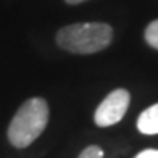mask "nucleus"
I'll return each mask as SVG.
<instances>
[{
    "label": "nucleus",
    "mask_w": 158,
    "mask_h": 158,
    "mask_svg": "<svg viewBox=\"0 0 158 158\" xmlns=\"http://www.w3.org/2000/svg\"><path fill=\"white\" fill-rule=\"evenodd\" d=\"M48 123V105L44 98L26 100L15 113L8 126V140L13 147L24 148L44 132Z\"/></svg>",
    "instance_id": "f257e3e1"
},
{
    "label": "nucleus",
    "mask_w": 158,
    "mask_h": 158,
    "mask_svg": "<svg viewBox=\"0 0 158 158\" xmlns=\"http://www.w3.org/2000/svg\"><path fill=\"white\" fill-rule=\"evenodd\" d=\"M111 26L105 23H76L64 26L56 34V44L71 53H97L110 45Z\"/></svg>",
    "instance_id": "f03ea898"
},
{
    "label": "nucleus",
    "mask_w": 158,
    "mask_h": 158,
    "mask_svg": "<svg viewBox=\"0 0 158 158\" xmlns=\"http://www.w3.org/2000/svg\"><path fill=\"white\" fill-rule=\"evenodd\" d=\"M131 95L126 89H116L103 98L94 113V121L100 127H108L123 119L129 108Z\"/></svg>",
    "instance_id": "7ed1b4c3"
},
{
    "label": "nucleus",
    "mask_w": 158,
    "mask_h": 158,
    "mask_svg": "<svg viewBox=\"0 0 158 158\" xmlns=\"http://www.w3.org/2000/svg\"><path fill=\"white\" fill-rule=\"evenodd\" d=\"M137 129L147 135L158 134V103L148 106L147 110L140 113L137 119Z\"/></svg>",
    "instance_id": "20e7f679"
},
{
    "label": "nucleus",
    "mask_w": 158,
    "mask_h": 158,
    "mask_svg": "<svg viewBox=\"0 0 158 158\" xmlns=\"http://www.w3.org/2000/svg\"><path fill=\"white\" fill-rule=\"evenodd\" d=\"M145 40L150 47L158 50V19L152 21L145 29Z\"/></svg>",
    "instance_id": "39448f33"
},
{
    "label": "nucleus",
    "mask_w": 158,
    "mask_h": 158,
    "mask_svg": "<svg viewBox=\"0 0 158 158\" xmlns=\"http://www.w3.org/2000/svg\"><path fill=\"white\" fill-rule=\"evenodd\" d=\"M79 158H103V150L97 145H89L79 153Z\"/></svg>",
    "instance_id": "423d86ee"
},
{
    "label": "nucleus",
    "mask_w": 158,
    "mask_h": 158,
    "mask_svg": "<svg viewBox=\"0 0 158 158\" xmlns=\"http://www.w3.org/2000/svg\"><path fill=\"white\" fill-rule=\"evenodd\" d=\"M134 158H158V150H155V148L142 150V152H140V153H137Z\"/></svg>",
    "instance_id": "0eeeda50"
},
{
    "label": "nucleus",
    "mask_w": 158,
    "mask_h": 158,
    "mask_svg": "<svg viewBox=\"0 0 158 158\" xmlns=\"http://www.w3.org/2000/svg\"><path fill=\"white\" fill-rule=\"evenodd\" d=\"M82 2H85V0H66V3H69V5H77V3H82Z\"/></svg>",
    "instance_id": "6e6552de"
}]
</instances>
